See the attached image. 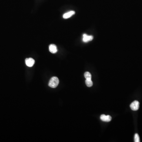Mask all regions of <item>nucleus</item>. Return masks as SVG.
I'll list each match as a JSON object with an SVG mask.
<instances>
[{"label":"nucleus","instance_id":"nucleus-9","mask_svg":"<svg viewBox=\"0 0 142 142\" xmlns=\"http://www.w3.org/2000/svg\"><path fill=\"white\" fill-rule=\"evenodd\" d=\"M84 76L86 79H91V74L89 72H86L84 74Z\"/></svg>","mask_w":142,"mask_h":142},{"label":"nucleus","instance_id":"nucleus-7","mask_svg":"<svg viewBox=\"0 0 142 142\" xmlns=\"http://www.w3.org/2000/svg\"><path fill=\"white\" fill-rule=\"evenodd\" d=\"M49 50L52 53H55L57 51V49L56 45L55 44H51L49 46Z\"/></svg>","mask_w":142,"mask_h":142},{"label":"nucleus","instance_id":"nucleus-6","mask_svg":"<svg viewBox=\"0 0 142 142\" xmlns=\"http://www.w3.org/2000/svg\"><path fill=\"white\" fill-rule=\"evenodd\" d=\"M75 14V12L74 11H71L67 12L63 15V18L64 19L69 18Z\"/></svg>","mask_w":142,"mask_h":142},{"label":"nucleus","instance_id":"nucleus-8","mask_svg":"<svg viewBox=\"0 0 142 142\" xmlns=\"http://www.w3.org/2000/svg\"><path fill=\"white\" fill-rule=\"evenodd\" d=\"M85 83L88 87H91L93 85V82L91 79H86Z\"/></svg>","mask_w":142,"mask_h":142},{"label":"nucleus","instance_id":"nucleus-4","mask_svg":"<svg viewBox=\"0 0 142 142\" xmlns=\"http://www.w3.org/2000/svg\"><path fill=\"white\" fill-rule=\"evenodd\" d=\"M93 39V36H88L86 34L83 35V41L84 42H87L90 41L92 40Z\"/></svg>","mask_w":142,"mask_h":142},{"label":"nucleus","instance_id":"nucleus-10","mask_svg":"<svg viewBox=\"0 0 142 142\" xmlns=\"http://www.w3.org/2000/svg\"><path fill=\"white\" fill-rule=\"evenodd\" d=\"M134 141L135 142H140V138H139V135L137 133L135 134L134 136Z\"/></svg>","mask_w":142,"mask_h":142},{"label":"nucleus","instance_id":"nucleus-1","mask_svg":"<svg viewBox=\"0 0 142 142\" xmlns=\"http://www.w3.org/2000/svg\"><path fill=\"white\" fill-rule=\"evenodd\" d=\"M59 79L58 77H53L51 78L49 83V86L52 88H55L58 86L59 84Z\"/></svg>","mask_w":142,"mask_h":142},{"label":"nucleus","instance_id":"nucleus-2","mask_svg":"<svg viewBox=\"0 0 142 142\" xmlns=\"http://www.w3.org/2000/svg\"><path fill=\"white\" fill-rule=\"evenodd\" d=\"M130 108L133 111H136L138 110L139 108V102L137 101H135L131 104Z\"/></svg>","mask_w":142,"mask_h":142},{"label":"nucleus","instance_id":"nucleus-3","mask_svg":"<svg viewBox=\"0 0 142 142\" xmlns=\"http://www.w3.org/2000/svg\"><path fill=\"white\" fill-rule=\"evenodd\" d=\"M25 63L27 66L28 67H31L34 65L35 60L34 59H33V58H27L26 59Z\"/></svg>","mask_w":142,"mask_h":142},{"label":"nucleus","instance_id":"nucleus-5","mask_svg":"<svg viewBox=\"0 0 142 142\" xmlns=\"http://www.w3.org/2000/svg\"><path fill=\"white\" fill-rule=\"evenodd\" d=\"M100 119L104 122H109L111 120L112 117L109 115L106 116V115H102L101 116Z\"/></svg>","mask_w":142,"mask_h":142}]
</instances>
